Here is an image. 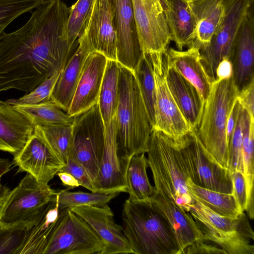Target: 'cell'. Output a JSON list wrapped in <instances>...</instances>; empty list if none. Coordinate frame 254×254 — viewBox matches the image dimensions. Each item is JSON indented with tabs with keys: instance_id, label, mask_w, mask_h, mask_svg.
Segmentation results:
<instances>
[{
	"instance_id": "8fae6325",
	"label": "cell",
	"mask_w": 254,
	"mask_h": 254,
	"mask_svg": "<svg viewBox=\"0 0 254 254\" xmlns=\"http://www.w3.org/2000/svg\"><path fill=\"white\" fill-rule=\"evenodd\" d=\"M150 56L155 84V122L153 129L177 140L192 128L181 112L167 85L164 73V55Z\"/></svg>"
},
{
	"instance_id": "f546056e",
	"label": "cell",
	"mask_w": 254,
	"mask_h": 254,
	"mask_svg": "<svg viewBox=\"0 0 254 254\" xmlns=\"http://www.w3.org/2000/svg\"><path fill=\"white\" fill-rule=\"evenodd\" d=\"M147 159L145 153L135 155L128 160L125 176L129 200H147L155 193V189L150 183L147 176Z\"/></svg>"
},
{
	"instance_id": "816d5d0a",
	"label": "cell",
	"mask_w": 254,
	"mask_h": 254,
	"mask_svg": "<svg viewBox=\"0 0 254 254\" xmlns=\"http://www.w3.org/2000/svg\"><path fill=\"white\" fill-rule=\"evenodd\" d=\"M45 4V3H49L52 1H53L54 0H41Z\"/></svg>"
},
{
	"instance_id": "6da1fadb",
	"label": "cell",
	"mask_w": 254,
	"mask_h": 254,
	"mask_svg": "<svg viewBox=\"0 0 254 254\" xmlns=\"http://www.w3.org/2000/svg\"><path fill=\"white\" fill-rule=\"evenodd\" d=\"M70 8L61 0L43 4L25 24L2 35L0 93L14 89L29 93L64 67L71 47L66 25Z\"/></svg>"
},
{
	"instance_id": "7402d4cb",
	"label": "cell",
	"mask_w": 254,
	"mask_h": 254,
	"mask_svg": "<svg viewBox=\"0 0 254 254\" xmlns=\"http://www.w3.org/2000/svg\"><path fill=\"white\" fill-rule=\"evenodd\" d=\"M164 59L196 88L205 103L213 81L202 63L199 49L191 46L183 51L168 48Z\"/></svg>"
},
{
	"instance_id": "e575fe53",
	"label": "cell",
	"mask_w": 254,
	"mask_h": 254,
	"mask_svg": "<svg viewBox=\"0 0 254 254\" xmlns=\"http://www.w3.org/2000/svg\"><path fill=\"white\" fill-rule=\"evenodd\" d=\"M133 72L153 128L155 122V84L149 54L143 53L142 58Z\"/></svg>"
},
{
	"instance_id": "1f68e13d",
	"label": "cell",
	"mask_w": 254,
	"mask_h": 254,
	"mask_svg": "<svg viewBox=\"0 0 254 254\" xmlns=\"http://www.w3.org/2000/svg\"><path fill=\"white\" fill-rule=\"evenodd\" d=\"M254 118L250 117L244 109L243 128L242 157L243 174L245 179L247 205L245 211L250 218L254 217Z\"/></svg>"
},
{
	"instance_id": "ac0fdd59",
	"label": "cell",
	"mask_w": 254,
	"mask_h": 254,
	"mask_svg": "<svg viewBox=\"0 0 254 254\" xmlns=\"http://www.w3.org/2000/svg\"><path fill=\"white\" fill-rule=\"evenodd\" d=\"M229 59L233 65L232 77L239 91L254 79V6L249 10L238 30Z\"/></svg>"
},
{
	"instance_id": "4dcf8cb0",
	"label": "cell",
	"mask_w": 254,
	"mask_h": 254,
	"mask_svg": "<svg viewBox=\"0 0 254 254\" xmlns=\"http://www.w3.org/2000/svg\"><path fill=\"white\" fill-rule=\"evenodd\" d=\"M187 186L193 200L200 202L220 215L237 218L244 213L238 206L233 193L226 194L209 190L194 185L189 179Z\"/></svg>"
},
{
	"instance_id": "60d3db41",
	"label": "cell",
	"mask_w": 254,
	"mask_h": 254,
	"mask_svg": "<svg viewBox=\"0 0 254 254\" xmlns=\"http://www.w3.org/2000/svg\"><path fill=\"white\" fill-rule=\"evenodd\" d=\"M243 107L241 105L236 125L228 144V166L230 173L238 171L243 173L242 157Z\"/></svg>"
},
{
	"instance_id": "e0dca14e",
	"label": "cell",
	"mask_w": 254,
	"mask_h": 254,
	"mask_svg": "<svg viewBox=\"0 0 254 254\" xmlns=\"http://www.w3.org/2000/svg\"><path fill=\"white\" fill-rule=\"evenodd\" d=\"M107 59L92 51L87 56L67 114L74 117L98 103Z\"/></svg>"
},
{
	"instance_id": "30bf717a",
	"label": "cell",
	"mask_w": 254,
	"mask_h": 254,
	"mask_svg": "<svg viewBox=\"0 0 254 254\" xmlns=\"http://www.w3.org/2000/svg\"><path fill=\"white\" fill-rule=\"evenodd\" d=\"M254 0H223V17L210 43L199 49L202 63L212 81L216 69L224 58H229L233 42L241 23L254 6Z\"/></svg>"
},
{
	"instance_id": "f35d334b",
	"label": "cell",
	"mask_w": 254,
	"mask_h": 254,
	"mask_svg": "<svg viewBox=\"0 0 254 254\" xmlns=\"http://www.w3.org/2000/svg\"><path fill=\"white\" fill-rule=\"evenodd\" d=\"M43 4L41 0H0V40L4 29L13 21Z\"/></svg>"
},
{
	"instance_id": "277c9868",
	"label": "cell",
	"mask_w": 254,
	"mask_h": 254,
	"mask_svg": "<svg viewBox=\"0 0 254 254\" xmlns=\"http://www.w3.org/2000/svg\"><path fill=\"white\" fill-rule=\"evenodd\" d=\"M146 153L147 164L152 172L156 191L168 197L189 211L194 200L188 191L187 181L189 178L176 141L153 129Z\"/></svg>"
},
{
	"instance_id": "5b68a950",
	"label": "cell",
	"mask_w": 254,
	"mask_h": 254,
	"mask_svg": "<svg viewBox=\"0 0 254 254\" xmlns=\"http://www.w3.org/2000/svg\"><path fill=\"white\" fill-rule=\"evenodd\" d=\"M238 93L232 76L227 79L213 81L196 130L197 137L204 148L218 164L227 169L228 143L226 125Z\"/></svg>"
},
{
	"instance_id": "44dd1931",
	"label": "cell",
	"mask_w": 254,
	"mask_h": 254,
	"mask_svg": "<svg viewBox=\"0 0 254 254\" xmlns=\"http://www.w3.org/2000/svg\"><path fill=\"white\" fill-rule=\"evenodd\" d=\"M78 46L63 69L52 92L50 100L67 113L84 64L94 50L84 33L78 39Z\"/></svg>"
},
{
	"instance_id": "d590c367",
	"label": "cell",
	"mask_w": 254,
	"mask_h": 254,
	"mask_svg": "<svg viewBox=\"0 0 254 254\" xmlns=\"http://www.w3.org/2000/svg\"><path fill=\"white\" fill-rule=\"evenodd\" d=\"M196 223L203 234V239L221 248L226 254H254V246L251 244V239L238 232L221 233L214 232Z\"/></svg>"
},
{
	"instance_id": "5bb4252c",
	"label": "cell",
	"mask_w": 254,
	"mask_h": 254,
	"mask_svg": "<svg viewBox=\"0 0 254 254\" xmlns=\"http://www.w3.org/2000/svg\"><path fill=\"white\" fill-rule=\"evenodd\" d=\"M116 116L105 127V143L98 176L93 183L94 192H127L126 165L120 153Z\"/></svg>"
},
{
	"instance_id": "d6a6232c",
	"label": "cell",
	"mask_w": 254,
	"mask_h": 254,
	"mask_svg": "<svg viewBox=\"0 0 254 254\" xmlns=\"http://www.w3.org/2000/svg\"><path fill=\"white\" fill-rule=\"evenodd\" d=\"M24 114L35 126L72 125L69 116L52 100L33 105H13Z\"/></svg>"
},
{
	"instance_id": "7bdbcfd3",
	"label": "cell",
	"mask_w": 254,
	"mask_h": 254,
	"mask_svg": "<svg viewBox=\"0 0 254 254\" xmlns=\"http://www.w3.org/2000/svg\"><path fill=\"white\" fill-rule=\"evenodd\" d=\"M59 172H65L70 174L78 181L79 186L94 192L93 182L89 175L83 167L72 158H67L65 165Z\"/></svg>"
},
{
	"instance_id": "ba28073f",
	"label": "cell",
	"mask_w": 254,
	"mask_h": 254,
	"mask_svg": "<svg viewBox=\"0 0 254 254\" xmlns=\"http://www.w3.org/2000/svg\"><path fill=\"white\" fill-rule=\"evenodd\" d=\"M73 117L68 157L83 167L93 183L99 173L105 143V127L97 104Z\"/></svg>"
},
{
	"instance_id": "4316f807",
	"label": "cell",
	"mask_w": 254,
	"mask_h": 254,
	"mask_svg": "<svg viewBox=\"0 0 254 254\" xmlns=\"http://www.w3.org/2000/svg\"><path fill=\"white\" fill-rule=\"evenodd\" d=\"M58 194L46 204L29 232L20 254H43L59 216Z\"/></svg>"
},
{
	"instance_id": "7c38bea8",
	"label": "cell",
	"mask_w": 254,
	"mask_h": 254,
	"mask_svg": "<svg viewBox=\"0 0 254 254\" xmlns=\"http://www.w3.org/2000/svg\"><path fill=\"white\" fill-rule=\"evenodd\" d=\"M143 53L164 55L172 41L159 0H131Z\"/></svg>"
},
{
	"instance_id": "7dc6e473",
	"label": "cell",
	"mask_w": 254,
	"mask_h": 254,
	"mask_svg": "<svg viewBox=\"0 0 254 254\" xmlns=\"http://www.w3.org/2000/svg\"><path fill=\"white\" fill-rule=\"evenodd\" d=\"M240 107L241 104L237 98L231 109L227 122L226 137L228 144L236 125Z\"/></svg>"
},
{
	"instance_id": "d6986e66",
	"label": "cell",
	"mask_w": 254,
	"mask_h": 254,
	"mask_svg": "<svg viewBox=\"0 0 254 254\" xmlns=\"http://www.w3.org/2000/svg\"><path fill=\"white\" fill-rule=\"evenodd\" d=\"M85 33L94 51L117 61V40L112 0H95Z\"/></svg>"
},
{
	"instance_id": "52a82bcc",
	"label": "cell",
	"mask_w": 254,
	"mask_h": 254,
	"mask_svg": "<svg viewBox=\"0 0 254 254\" xmlns=\"http://www.w3.org/2000/svg\"><path fill=\"white\" fill-rule=\"evenodd\" d=\"M57 193L48 184L27 173L0 205V225H31L44 206L57 197Z\"/></svg>"
},
{
	"instance_id": "9a60e30c",
	"label": "cell",
	"mask_w": 254,
	"mask_h": 254,
	"mask_svg": "<svg viewBox=\"0 0 254 254\" xmlns=\"http://www.w3.org/2000/svg\"><path fill=\"white\" fill-rule=\"evenodd\" d=\"M70 209L86 221L101 239L104 244L101 254H133L123 227L116 223L114 213L108 204Z\"/></svg>"
},
{
	"instance_id": "2e32d148",
	"label": "cell",
	"mask_w": 254,
	"mask_h": 254,
	"mask_svg": "<svg viewBox=\"0 0 254 254\" xmlns=\"http://www.w3.org/2000/svg\"><path fill=\"white\" fill-rule=\"evenodd\" d=\"M13 163L18 166L19 171L27 172L46 184L65 165L35 132L21 151L14 156Z\"/></svg>"
},
{
	"instance_id": "cb8c5ba5",
	"label": "cell",
	"mask_w": 254,
	"mask_h": 254,
	"mask_svg": "<svg viewBox=\"0 0 254 254\" xmlns=\"http://www.w3.org/2000/svg\"><path fill=\"white\" fill-rule=\"evenodd\" d=\"M150 200L171 226L181 254H184L189 246L203 238V234L189 211L179 206L168 197L156 191Z\"/></svg>"
},
{
	"instance_id": "484cf974",
	"label": "cell",
	"mask_w": 254,
	"mask_h": 254,
	"mask_svg": "<svg viewBox=\"0 0 254 254\" xmlns=\"http://www.w3.org/2000/svg\"><path fill=\"white\" fill-rule=\"evenodd\" d=\"M188 3L196 25L191 46L200 49L210 43L223 17V0H190Z\"/></svg>"
},
{
	"instance_id": "c3c4849f",
	"label": "cell",
	"mask_w": 254,
	"mask_h": 254,
	"mask_svg": "<svg viewBox=\"0 0 254 254\" xmlns=\"http://www.w3.org/2000/svg\"><path fill=\"white\" fill-rule=\"evenodd\" d=\"M215 73V80L227 79L232 76L233 65L229 58H224L219 63Z\"/></svg>"
},
{
	"instance_id": "9c48e42d",
	"label": "cell",
	"mask_w": 254,
	"mask_h": 254,
	"mask_svg": "<svg viewBox=\"0 0 254 254\" xmlns=\"http://www.w3.org/2000/svg\"><path fill=\"white\" fill-rule=\"evenodd\" d=\"M104 244L90 225L70 208L59 216L43 254H101Z\"/></svg>"
},
{
	"instance_id": "f6af8a7d",
	"label": "cell",
	"mask_w": 254,
	"mask_h": 254,
	"mask_svg": "<svg viewBox=\"0 0 254 254\" xmlns=\"http://www.w3.org/2000/svg\"><path fill=\"white\" fill-rule=\"evenodd\" d=\"M183 254H226L220 247L204 239L198 240L189 246Z\"/></svg>"
},
{
	"instance_id": "836d02e7",
	"label": "cell",
	"mask_w": 254,
	"mask_h": 254,
	"mask_svg": "<svg viewBox=\"0 0 254 254\" xmlns=\"http://www.w3.org/2000/svg\"><path fill=\"white\" fill-rule=\"evenodd\" d=\"M34 132L65 164L72 144V125L36 126Z\"/></svg>"
},
{
	"instance_id": "ee69618b",
	"label": "cell",
	"mask_w": 254,
	"mask_h": 254,
	"mask_svg": "<svg viewBox=\"0 0 254 254\" xmlns=\"http://www.w3.org/2000/svg\"><path fill=\"white\" fill-rule=\"evenodd\" d=\"M233 193L240 209L244 211L247 205V187L243 173L236 171L231 173Z\"/></svg>"
},
{
	"instance_id": "8992f818",
	"label": "cell",
	"mask_w": 254,
	"mask_h": 254,
	"mask_svg": "<svg viewBox=\"0 0 254 254\" xmlns=\"http://www.w3.org/2000/svg\"><path fill=\"white\" fill-rule=\"evenodd\" d=\"M192 128L177 143L189 180L194 185L221 193H233L231 174L206 150Z\"/></svg>"
},
{
	"instance_id": "f5cc1de1",
	"label": "cell",
	"mask_w": 254,
	"mask_h": 254,
	"mask_svg": "<svg viewBox=\"0 0 254 254\" xmlns=\"http://www.w3.org/2000/svg\"><path fill=\"white\" fill-rule=\"evenodd\" d=\"M187 0L189 1V0Z\"/></svg>"
},
{
	"instance_id": "d4e9b609",
	"label": "cell",
	"mask_w": 254,
	"mask_h": 254,
	"mask_svg": "<svg viewBox=\"0 0 254 254\" xmlns=\"http://www.w3.org/2000/svg\"><path fill=\"white\" fill-rule=\"evenodd\" d=\"M173 41L179 50L190 47L195 39L196 25L187 0H159Z\"/></svg>"
},
{
	"instance_id": "ab89813d",
	"label": "cell",
	"mask_w": 254,
	"mask_h": 254,
	"mask_svg": "<svg viewBox=\"0 0 254 254\" xmlns=\"http://www.w3.org/2000/svg\"><path fill=\"white\" fill-rule=\"evenodd\" d=\"M31 225H0V254H20Z\"/></svg>"
},
{
	"instance_id": "681fc988",
	"label": "cell",
	"mask_w": 254,
	"mask_h": 254,
	"mask_svg": "<svg viewBox=\"0 0 254 254\" xmlns=\"http://www.w3.org/2000/svg\"><path fill=\"white\" fill-rule=\"evenodd\" d=\"M12 163L8 159L0 158V205L2 203L8 192L9 189L1 183V178L11 169Z\"/></svg>"
},
{
	"instance_id": "f1b7e54d",
	"label": "cell",
	"mask_w": 254,
	"mask_h": 254,
	"mask_svg": "<svg viewBox=\"0 0 254 254\" xmlns=\"http://www.w3.org/2000/svg\"><path fill=\"white\" fill-rule=\"evenodd\" d=\"M120 69L117 61L107 60L97 105L104 127L116 115L120 94Z\"/></svg>"
},
{
	"instance_id": "83f0119b",
	"label": "cell",
	"mask_w": 254,
	"mask_h": 254,
	"mask_svg": "<svg viewBox=\"0 0 254 254\" xmlns=\"http://www.w3.org/2000/svg\"><path fill=\"white\" fill-rule=\"evenodd\" d=\"M194 200V204L189 211L196 222L214 232H238L254 240V232L244 213L237 218L223 216L214 212L200 202Z\"/></svg>"
},
{
	"instance_id": "ffe728a7",
	"label": "cell",
	"mask_w": 254,
	"mask_h": 254,
	"mask_svg": "<svg viewBox=\"0 0 254 254\" xmlns=\"http://www.w3.org/2000/svg\"><path fill=\"white\" fill-rule=\"evenodd\" d=\"M35 126L22 112L0 100V150L15 156L34 134Z\"/></svg>"
},
{
	"instance_id": "bcb514c9",
	"label": "cell",
	"mask_w": 254,
	"mask_h": 254,
	"mask_svg": "<svg viewBox=\"0 0 254 254\" xmlns=\"http://www.w3.org/2000/svg\"><path fill=\"white\" fill-rule=\"evenodd\" d=\"M237 100L250 117L254 118V79L239 91Z\"/></svg>"
},
{
	"instance_id": "7a4b0ae2",
	"label": "cell",
	"mask_w": 254,
	"mask_h": 254,
	"mask_svg": "<svg viewBox=\"0 0 254 254\" xmlns=\"http://www.w3.org/2000/svg\"><path fill=\"white\" fill-rule=\"evenodd\" d=\"M123 232L134 254H181L173 230L151 201L127 199L122 212Z\"/></svg>"
},
{
	"instance_id": "b9f144b4",
	"label": "cell",
	"mask_w": 254,
	"mask_h": 254,
	"mask_svg": "<svg viewBox=\"0 0 254 254\" xmlns=\"http://www.w3.org/2000/svg\"><path fill=\"white\" fill-rule=\"evenodd\" d=\"M64 67L57 71L29 93L18 99H9L6 101L13 105H23L36 104L50 100L52 92Z\"/></svg>"
},
{
	"instance_id": "74e56055",
	"label": "cell",
	"mask_w": 254,
	"mask_h": 254,
	"mask_svg": "<svg viewBox=\"0 0 254 254\" xmlns=\"http://www.w3.org/2000/svg\"><path fill=\"white\" fill-rule=\"evenodd\" d=\"M95 0H77L69 9L66 30L67 42L72 47L75 41L85 32Z\"/></svg>"
},
{
	"instance_id": "3957f363",
	"label": "cell",
	"mask_w": 254,
	"mask_h": 254,
	"mask_svg": "<svg viewBox=\"0 0 254 254\" xmlns=\"http://www.w3.org/2000/svg\"><path fill=\"white\" fill-rule=\"evenodd\" d=\"M119 65L120 94L116 118L119 148L127 165L133 156L146 153L153 126L134 72Z\"/></svg>"
},
{
	"instance_id": "8d00e7d4",
	"label": "cell",
	"mask_w": 254,
	"mask_h": 254,
	"mask_svg": "<svg viewBox=\"0 0 254 254\" xmlns=\"http://www.w3.org/2000/svg\"><path fill=\"white\" fill-rule=\"evenodd\" d=\"M67 189L58 192L59 210L83 205L103 206L117 197L120 192L70 191Z\"/></svg>"
},
{
	"instance_id": "4fadbf2b",
	"label": "cell",
	"mask_w": 254,
	"mask_h": 254,
	"mask_svg": "<svg viewBox=\"0 0 254 254\" xmlns=\"http://www.w3.org/2000/svg\"><path fill=\"white\" fill-rule=\"evenodd\" d=\"M117 40V61L134 71L143 57L131 0H112Z\"/></svg>"
},
{
	"instance_id": "603a6c76",
	"label": "cell",
	"mask_w": 254,
	"mask_h": 254,
	"mask_svg": "<svg viewBox=\"0 0 254 254\" xmlns=\"http://www.w3.org/2000/svg\"><path fill=\"white\" fill-rule=\"evenodd\" d=\"M165 79L179 108L192 128L197 127L202 114L204 102L196 88L163 57Z\"/></svg>"
},
{
	"instance_id": "f907efd6",
	"label": "cell",
	"mask_w": 254,
	"mask_h": 254,
	"mask_svg": "<svg viewBox=\"0 0 254 254\" xmlns=\"http://www.w3.org/2000/svg\"><path fill=\"white\" fill-rule=\"evenodd\" d=\"M57 175L59 176L62 183L69 187V189L78 187L79 184L78 181L70 174L65 172H59Z\"/></svg>"
}]
</instances>
